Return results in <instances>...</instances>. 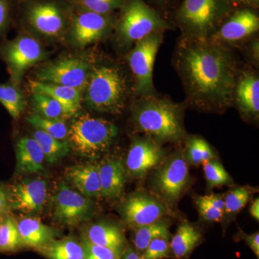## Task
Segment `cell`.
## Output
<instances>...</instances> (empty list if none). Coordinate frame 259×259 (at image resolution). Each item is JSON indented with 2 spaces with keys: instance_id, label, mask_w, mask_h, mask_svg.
Segmentation results:
<instances>
[{
  "instance_id": "25",
  "label": "cell",
  "mask_w": 259,
  "mask_h": 259,
  "mask_svg": "<svg viewBox=\"0 0 259 259\" xmlns=\"http://www.w3.org/2000/svg\"><path fill=\"white\" fill-rule=\"evenodd\" d=\"M203 241L202 232L188 222L181 223L170 239L172 258L187 259Z\"/></svg>"
},
{
  "instance_id": "30",
  "label": "cell",
  "mask_w": 259,
  "mask_h": 259,
  "mask_svg": "<svg viewBox=\"0 0 259 259\" xmlns=\"http://www.w3.org/2000/svg\"><path fill=\"white\" fill-rule=\"evenodd\" d=\"M0 103L14 120L20 118L26 105L23 92L11 81L0 83Z\"/></svg>"
},
{
  "instance_id": "23",
  "label": "cell",
  "mask_w": 259,
  "mask_h": 259,
  "mask_svg": "<svg viewBox=\"0 0 259 259\" xmlns=\"http://www.w3.org/2000/svg\"><path fill=\"white\" fill-rule=\"evenodd\" d=\"M82 238L97 245L123 251L126 240L124 232L120 227L112 223H95L87 228Z\"/></svg>"
},
{
  "instance_id": "14",
  "label": "cell",
  "mask_w": 259,
  "mask_h": 259,
  "mask_svg": "<svg viewBox=\"0 0 259 259\" xmlns=\"http://www.w3.org/2000/svg\"><path fill=\"white\" fill-rule=\"evenodd\" d=\"M54 217L65 226H75L88 221L93 213L90 198L61 182L53 198Z\"/></svg>"
},
{
  "instance_id": "11",
  "label": "cell",
  "mask_w": 259,
  "mask_h": 259,
  "mask_svg": "<svg viewBox=\"0 0 259 259\" xmlns=\"http://www.w3.org/2000/svg\"><path fill=\"white\" fill-rule=\"evenodd\" d=\"M93 67L86 59L66 57L52 61L37 70V81L69 87L84 93Z\"/></svg>"
},
{
  "instance_id": "19",
  "label": "cell",
  "mask_w": 259,
  "mask_h": 259,
  "mask_svg": "<svg viewBox=\"0 0 259 259\" xmlns=\"http://www.w3.org/2000/svg\"><path fill=\"white\" fill-rule=\"evenodd\" d=\"M101 197L117 199L122 195L126 182L125 166L118 158H109L99 163Z\"/></svg>"
},
{
  "instance_id": "16",
  "label": "cell",
  "mask_w": 259,
  "mask_h": 259,
  "mask_svg": "<svg viewBox=\"0 0 259 259\" xmlns=\"http://www.w3.org/2000/svg\"><path fill=\"white\" fill-rule=\"evenodd\" d=\"M47 183L41 179L18 182L10 190V201L13 208L24 214L40 212L47 203Z\"/></svg>"
},
{
  "instance_id": "2",
  "label": "cell",
  "mask_w": 259,
  "mask_h": 259,
  "mask_svg": "<svg viewBox=\"0 0 259 259\" xmlns=\"http://www.w3.org/2000/svg\"><path fill=\"white\" fill-rule=\"evenodd\" d=\"M183 109L166 98L141 96L132 110L136 129L157 142H175L185 136Z\"/></svg>"
},
{
  "instance_id": "40",
  "label": "cell",
  "mask_w": 259,
  "mask_h": 259,
  "mask_svg": "<svg viewBox=\"0 0 259 259\" xmlns=\"http://www.w3.org/2000/svg\"><path fill=\"white\" fill-rule=\"evenodd\" d=\"M196 205L202 218L209 222H219L224 216V211L214 208L206 203L200 197L196 200Z\"/></svg>"
},
{
  "instance_id": "24",
  "label": "cell",
  "mask_w": 259,
  "mask_h": 259,
  "mask_svg": "<svg viewBox=\"0 0 259 259\" xmlns=\"http://www.w3.org/2000/svg\"><path fill=\"white\" fill-rule=\"evenodd\" d=\"M22 246L40 249L54 240L56 231L37 218H24L17 222Z\"/></svg>"
},
{
  "instance_id": "3",
  "label": "cell",
  "mask_w": 259,
  "mask_h": 259,
  "mask_svg": "<svg viewBox=\"0 0 259 259\" xmlns=\"http://www.w3.org/2000/svg\"><path fill=\"white\" fill-rule=\"evenodd\" d=\"M74 8L68 0H19L20 30L49 41L66 38Z\"/></svg>"
},
{
  "instance_id": "7",
  "label": "cell",
  "mask_w": 259,
  "mask_h": 259,
  "mask_svg": "<svg viewBox=\"0 0 259 259\" xmlns=\"http://www.w3.org/2000/svg\"><path fill=\"white\" fill-rule=\"evenodd\" d=\"M228 10V0H184L177 20L185 37L209 38Z\"/></svg>"
},
{
  "instance_id": "9",
  "label": "cell",
  "mask_w": 259,
  "mask_h": 259,
  "mask_svg": "<svg viewBox=\"0 0 259 259\" xmlns=\"http://www.w3.org/2000/svg\"><path fill=\"white\" fill-rule=\"evenodd\" d=\"M190 181L185 153H175L161 163L152 178L153 190L158 198L170 208L175 207Z\"/></svg>"
},
{
  "instance_id": "13",
  "label": "cell",
  "mask_w": 259,
  "mask_h": 259,
  "mask_svg": "<svg viewBox=\"0 0 259 259\" xmlns=\"http://www.w3.org/2000/svg\"><path fill=\"white\" fill-rule=\"evenodd\" d=\"M122 219L132 229L159 221L175 212L158 197L145 192H135L120 206Z\"/></svg>"
},
{
  "instance_id": "42",
  "label": "cell",
  "mask_w": 259,
  "mask_h": 259,
  "mask_svg": "<svg viewBox=\"0 0 259 259\" xmlns=\"http://www.w3.org/2000/svg\"><path fill=\"white\" fill-rule=\"evenodd\" d=\"M201 199L214 208L224 211V197L220 194H209L200 197Z\"/></svg>"
},
{
  "instance_id": "31",
  "label": "cell",
  "mask_w": 259,
  "mask_h": 259,
  "mask_svg": "<svg viewBox=\"0 0 259 259\" xmlns=\"http://www.w3.org/2000/svg\"><path fill=\"white\" fill-rule=\"evenodd\" d=\"M28 122L35 129L44 131L46 134L60 141L67 139V125L64 120H51L37 115L35 112L30 114L26 118Z\"/></svg>"
},
{
  "instance_id": "44",
  "label": "cell",
  "mask_w": 259,
  "mask_h": 259,
  "mask_svg": "<svg viewBox=\"0 0 259 259\" xmlns=\"http://www.w3.org/2000/svg\"><path fill=\"white\" fill-rule=\"evenodd\" d=\"M250 214L257 221H259V199H255L250 206Z\"/></svg>"
},
{
  "instance_id": "34",
  "label": "cell",
  "mask_w": 259,
  "mask_h": 259,
  "mask_svg": "<svg viewBox=\"0 0 259 259\" xmlns=\"http://www.w3.org/2000/svg\"><path fill=\"white\" fill-rule=\"evenodd\" d=\"M204 173L209 188L228 185L232 182L228 172L215 158L204 163Z\"/></svg>"
},
{
  "instance_id": "4",
  "label": "cell",
  "mask_w": 259,
  "mask_h": 259,
  "mask_svg": "<svg viewBox=\"0 0 259 259\" xmlns=\"http://www.w3.org/2000/svg\"><path fill=\"white\" fill-rule=\"evenodd\" d=\"M128 95L123 72L113 65H100L92 69L83 101L93 111L117 115L125 109Z\"/></svg>"
},
{
  "instance_id": "8",
  "label": "cell",
  "mask_w": 259,
  "mask_h": 259,
  "mask_svg": "<svg viewBox=\"0 0 259 259\" xmlns=\"http://www.w3.org/2000/svg\"><path fill=\"white\" fill-rule=\"evenodd\" d=\"M47 56L40 40L24 30H20L15 38L0 44V58L8 68L10 81L18 86L27 71Z\"/></svg>"
},
{
  "instance_id": "38",
  "label": "cell",
  "mask_w": 259,
  "mask_h": 259,
  "mask_svg": "<svg viewBox=\"0 0 259 259\" xmlns=\"http://www.w3.org/2000/svg\"><path fill=\"white\" fill-rule=\"evenodd\" d=\"M170 239L166 237L153 239L141 255V259L172 258Z\"/></svg>"
},
{
  "instance_id": "45",
  "label": "cell",
  "mask_w": 259,
  "mask_h": 259,
  "mask_svg": "<svg viewBox=\"0 0 259 259\" xmlns=\"http://www.w3.org/2000/svg\"><path fill=\"white\" fill-rule=\"evenodd\" d=\"M7 197L4 191L0 188V212H3L7 207Z\"/></svg>"
},
{
  "instance_id": "20",
  "label": "cell",
  "mask_w": 259,
  "mask_h": 259,
  "mask_svg": "<svg viewBox=\"0 0 259 259\" xmlns=\"http://www.w3.org/2000/svg\"><path fill=\"white\" fill-rule=\"evenodd\" d=\"M65 176L84 197L90 199L101 197L98 164L84 163L69 166L65 171Z\"/></svg>"
},
{
  "instance_id": "36",
  "label": "cell",
  "mask_w": 259,
  "mask_h": 259,
  "mask_svg": "<svg viewBox=\"0 0 259 259\" xmlns=\"http://www.w3.org/2000/svg\"><path fill=\"white\" fill-rule=\"evenodd\" d=\"M19 0H0V44L16 23Z\"/></svg>"
},
{
  "instance_id": "27",
  "label": "cell",
  "mask_w": 259,
  "mask_h": 259,
  "mask_svg": "<svg viewBox=\"0 0 259 259\" xmlns=\"http://www.w3.org/2000/svg\"><path fill=\"white\" fill-rule=\"evenodd\" d=\"M40 250L49 259H84L82 243L72 238L53 240Z\"/></svg>"
},
{
  "instance_id": "6",
  "label": "cell",
  "mask_w": 259,
  "mask_h": 259,
  "mask_svg": "<svg viewBox=\"0 0 259 259\" xmlns=\"http://www.w3.org/2000/svg\"><path fill=\"white\" fill-rule=\"evenodd\" d=\"M168 28L169 25L144 0H124L113 29L117 42L122 47H129Z\"/></svg>"
},
{
  "instance_id": "37",
  "label": "cell",
  "mask_w": 259,
  "mask_h": 259,
  "mask_svg": "<svg viewBox=\"0 0 259 259\" xmlns=\"http://www.w3.org/2000/svg\"><path fill=\"white\" fill-rule=\"evenodd\" d=\"M250 191L246 187H238L230 191L224 197V214H236L248 203Z\"/></svg>"
},
{
  "instance_id": "10",
  "label": "cell",
  "mask_w": 259,
  "mask_h": 259,
  "mask_svg": "<svg viewBox=\"0 0 259 259\" xmlns=\"http://www.w3.org/2000/svg\"><path fill=\"white\" fill-rule=\"evenodd\" d=\"M163 40L162 32H153L136 42L127 59L136 81V88L141 96L153 95V71L155 59Z\"/></svg>"
},
{
  "instance_id": "32",
  "label": "cell",
  "mask_w": 259,
  "mask_h": 259,
  "mask_svg": "<svg viewBox=\"0 0 259 259\" xmlns=\"http://www.w3.org/2000/svg\"><path fill=\"white\" fill-rule=\"evenodd\" d=\"M75 10L100 15H112L120 10L124 0H68Z\"/></svg>"
},
{
  "instance_id": "41",
  "label": "cell",
  "mask_w": 259,
  "mask_h": 259,
  "mask_svg": "<svg viewBox=\"0 0 259 259\" xmlns=\"http://www.w3.org/2000/svg\"><path fill=\"white\" fill-rule=\"evenodd\" d=\"M237 241H244L245 244L249 247L250 250L253 251L257 259H259V233L247 234L244 232L240 231L236 236Z\"/></svg>"
},
{
  "instance_id": "26",
  "label": "cell",
  "mask_w": 259,
  "mask_h": 259,
  "mask_svg": "<svg viewBox=\"0 0 259 259\" xmlns=\"http://www.w3.org/2000/svg\"><path fill=\"white\" fill-rule=\"evenodd\" d=\"M169 228L170 223L161 219L151 224L134 228L133 229V241L135 249L141 255L155 238L159 237L171 238Z\"/></svg>"
},
{
  "instance_id": "15",
  "label": "cell",
  "mask_w": 259,
  "mask_h": 259,
  "mask_svg": "<svg viewBox=\"0 0 259 259\" xmlns=\"http://www.w3.org/2000/svg\"><path fill=\"white\" fill-rule=\"evenodd\" d=\"M163 158L164 152L157 141L148 136L135 137L126 158V171L141 178L159 166Z\"/></svg>"
},
{
  "instance_id": "28",
  "label": "cell",
  "mask_w": 259,
  "mask_h": 259,
  "mask_svg": "<svg viewBox=\"0 0 259 259\" xmlns=\"http://www.w3.org/2000/svg\"><path fill=\"white\" fill-rule=\"evenodd\" d=\"M32 138L41 148L45 161L51 164L60 161L69 153L70 146L67 141L56 139L37 129L32 133Z\"/></svg>"
},
{
  "instance_id": "12",
  "label": "cell",
  "mask_w": 259,
  "mask_h": 259,
  "mask_svg": "<svg viewBox=\"0 0 259 259\" xmlns=\"http://www.w3.org/2000/svg\"><path fill=\"white\" fill-rule=\"evenodd\" d=\"M113 15L74 10L66 37L71 47L82 49L106 37L115 25Z\"/></svg>"
},
{
  "instance_id": "33",
  "label": "cell",
  "mask_w": 259,
  "mask_h": 259,
  "mask_svg": "<svg viewBox=\"0 0 259 259\" xmlns=\"http://www.w3.org/2000/svg\"><path fill=\"white\" fill-rule=\"evenodd\" d=\"M20 235L14 218H5L0 227V251H13L21 247Z\"/></svg>"
},
{
  "instance_id": "22",
  "label": "cell",
  "mask_w": 259,
  "mask_h": 259,
  "mask_svg": "<svg viewBox=\"0 0 259 259\" xmlns=\"http://www.w3.org/2000/svg\"><path fill=\"white\" fill-rule=\"evenodd\" d=\"M17 171L23 175L41 171L44 168V157L41 148L33 138L23 137L15 145Z\"/></svg>"
},
{
  "instance_id": "1",
  "label": "cell",
  "mask_w": 259,
  "mask_h": 259,
  "mask_svg": "<svg viewBox=\"0 0 259 259\" xmlns=\"http://www.w3.org/2000/svg\"><path fill=\"white\" fill-rule=\"evenodd\" d=\"M175 64L192 107L223 111L233 103L236 65L229 51L209 38L185 37L177 48Z\"/></svg>"
},
{
  "instance_id": "18",
  "label": "cell",
  "mask_w": 259,
  "mask_h": 259,
  "mask_svg": "<svg viewBox=\"0 0 259 259\" xmlns=\"http://www.w3.org/2000/svg\"><path fill=\"white\" fill-rule=\"evenodd\" d=\"M238 109L250 118L258 119L259 79L254 73L246 71L237 77L234 97Z\"/></svg>"
},
{
  "instance_id": "39",
  "label": "cell",
  "mask_w": 259,
  "mask_h": 259,
  "mask_svg": "<svg viewBox=\"0 0 259 259\" xmlns=\"http://www.w3.org/2000/svg\"><path fill=\"white\" fill-rule=\"evenodd\" d=\"M84 259H120L122 251L93 244L82 238Z\"/></svg>"
},
{
  "instance_id": "47",
  "label": "cell",
  "mask_w": 259,
  "mask_h": 259,
  "mask_svg": "<svg viewBox=\"0 0 259 259\" xmlns=\"http://www.w3.org/2000/svg\"><path fill=\"white\" fill-rule=\"evenodd\" d=\"M153 1L157 2V3H166L171 2L172 0H153Z\"/></svg>"
},
{
  "instance_id": "21",
  "label": "cell",
  "mask_w": 259,
  "mask_h": 259,
  "mask_svg": "<svg viewBox=\"0 0 259 259\" xmlns=\"http://www.w3.org/2000/svg\"><path fill=\"white\" fill-rule=\"evenodd\" d=\"M32 93H40L49 95L55 99L69 112L71 117H76L79 114L83 100V92L69 87L30 81L29 83Z\"/></svg>"
},
{
  "instance_id": "43",
  "label": "cell",
  "mask_w": 259,
  "mask_h": 259,
  "mask_svg": "<svg viewBox=\"0 0 259 259\" xmlns=\"http://www.w3.org/2000/svg\"><path fill=\"white\" fill-rule=\"evenodd\" d=\"M120 259H141V255L133 245H127L122 251Z\"/></svg>"
},
{
  "instance_id": "29",
  "label": "cell",
  "mask_w": 259,
  "mask_h": 259,
  "mask_svg": "<svg viewBox=\"0 0 259 259\" xmlns=\"http://www.w3.org/2000/svg\"><path fill=\"white\" fill-rule=\"evenodd\" d=\"M31 102L35 113L45 118L64 121L72 117L62 105L49 95L32 93Z\"/></svg>"
},
{
  "instance_id": "35",
  "label": "cell",
  "mask_w": 259,
  "mask_h": 259,
  "mask_svg": "<svg viewBox=\"0 0 259 259\" xmlns=\"http://www.w3.org/2000/svg\"><path fill=\"white\" fill-rule=\"evenodd\" d=\"M214 158L212 148L204 139L192 138L187 145V156L194 165L206 163Z\"/></svg>"
},
{
  "instance_id": "46",
  "label": "cell",
  "mask_w": 259,
  "mask_h": 259,
  "mask_svg": "<svg viewBox=\"0 0 259 259\" xmlns=\"http://www.w3.org/2000/svg\"><path fill=\"white\" fill-rule=\"evenodd\" d=\"M236 1L245 3V4H253V3H256L258 0H236Z\"/></svg>"
},
{
  "instance_id": "5",
  "label": "cell",
  "mask_w": 259,
  "mask_h": 259,
  "mask_svg": "<svg viewBox=\"0 0 259 259\" xmlns=\"http://www.w3.org/2000/svg\"><path fill=\"white\" fill-rule=\"evenodd\" d=\"M117 136V127L110 121L81 115L75 117L68 130L70 148L81 157L96 159L107 152Z\"/></svg>"
},
{
  "instance_id": "17",
  "label": "cell",
  "mask_w": 259,
  "mask_h": 259,
  "mask_svg": "<svg viewBox=\"0 0 259 259\" xmlns=\"http://www.w3.org/2000/svg\"><path fill=\"white\" fill-rule=\"evenodd\" d=\"M258 28L259 18L254 12L248 9L238 10L209 39L221 44L241 41L258 31Z\"/></svg>"
}]
</instances>
